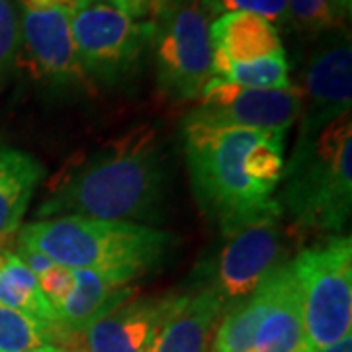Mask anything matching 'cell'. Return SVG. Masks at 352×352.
I'll return each instance as SVG.
<instances>
[{
	"label": "cell",
	"mask_w": 352,
	"mask_h": 352,
	"mask_svg": "<svg viewBox=\"0 0 352 352\" xmlns=\"http://www.w3.org/2000/svg\"><path fill=\"white\" fill-rule=\"evenodd\" d=\"M190 180L200 208L231 235L280 210L274 192L284 173V135L182 122Z\"/></svg>",
	"instance_id": "cell-1"
},
{
	"label": "cell",
	"mask_w": 352,
	"mask_h": 352,
	"mask_svg": "<svg viewBox=\"0 0 352 352\" xmlns=\"http://www.w3.org/2000/svg\"><path fill=\"white\" fill-rule=\"evenodd\" d=\"M168 192V164L155 127H135L85 157L51 186L38 219L82 215L149 226Z\"/></svg>",
	"instance_id": "cell-2"
},
{
	"label": "cell",
	"mask_w": 352,
	"mask_h": 352,
	"mask_svg": "<svg viewBox=\"0 0 352 352\" xmlns=\"http://www.w3.org/2000/svg\"><path fill=\"white\" fill-rule=\"evenodd\" d=\"M18 245L65 268L118 272L135 280L163 261L173 235L151 226L59 215L22 227Z\"/></svg>",
	"instance_id": "cell-3"
},
{
	"label": "cell",
	"mask_w": 352,
	"mask_h": 352,
	"mask_svg": "<svg viewBox=\"0 0 352 352\" xmlns=\"http://www.w3.org/2000/svg\"><path fill=\"white\" fill-rule=\"evenodd\" d=\"M282 214L298 233L340 235L352 212V122L339 118L311 141H298L284 164Z\"/></svg>",
	"instance_id": "cell-4"
},
{
	"label": "cell",
	"mask_w": 352,
	"mask_h": 352,
	"mask_svg": "<svg viewBox=\"0 0 352 352\" xmlns=\"http://www.w3.org/2000/svg\"><path fill=\"white\" fill-rule=\"evenodd\" d=\"M292 263L302 296L303 323L314 351L351 335L352 241L333 235L303 249Z\"/></svg>",
	"instance_id": "cell-5"
},
{
	"label": "cell",
	"mask_w": 352,
	"mask_h": 352,
	"mask_svg": "<svg viewBox=\"0 0 352 352\" xmlns=\"http://www.w3.org/2000/svg\"><path fill=\"white\" fill-rule=\"evenodd\" d=\"M157 82L168 100H198L212 78L210 16L201 0H157L153 10Z\"/></svg>",
	"instance_id": "cell-6"
},
{
	"label": "cell",
	"mask_w": 352,
	"mask_h": 352,
	"mask_svg": "<svg viewBox=\"0 0 352 352\" xmlns=\"http://www.w3.org/2000/svg\"><path fill=\"white\" fill-rule=\"evenodd\" d=\"M71 34L88 80L124 82L151 50L153 22L133 20L113 0H80L71 12Z\"/></svg>",
	"instance_id": "cell-7"
},
{
	"label": "cell",
	"mask_w": 352,
	"mask_h": 352,
	"mask_svg": "<svg viewBox=\"0 0 352 352\" xmlns=\"http://www.w3.org/2000/svg\"><path fill=\"white\" fill-rule=\"evenodd\" d=\"M300 110L302 96L298 87L261 90L210 78L198 96V104L186 113L184 122L286 135L289 127L300 120Z\"/></svg>",
	"instance_id": "cell-8"
},
{
	"label": "cell",
	"mask_w": 352,
	"mask_h": 352,
	"mask_svg": "<svg viewBox=\"0 0 352 352\" xmlns=\"http://www.w3.org/2000/svg\"><path fill=\"white\" fill-rule=\"evenodd\" d=\"M282 210L270 212L231 235L219 252L210 288L217 292L223 309L249 298L272 270L286 263Z\"/></svg>",
	"instance_id": "cell-9"
},
{
	"label": "cell",
	"mask_w": 352,
	"mask_h": 352,
	"mask_svg": "<svg viewBox=\"0 0 352 352\" xmlns=\"http://www.w3.org/2000/svg\"><path fill=\"white\" fill-rule=\"evenodd\" d=\"M300 138L311 141L339 118L351 113L352 47L342 30L327 32L315 45L303 67Z\"/></svg>",
	"instance_id": "cell-10"
},
{
	"label": "cell",
	"mask_w": 352,
	"mask_h": 352,
	"mask_svg": "<svg viewBox=\"0 0 352 352\" xmlns=\"http://www.w3.org/2000/svg\"><path fill=\"white\" fill-rule=\"evenodd\" d=\"M22 47L32 73L41 82L59 88L82 87L88 82L76 55L69 10L22 8Z\"/></svg>",
	"instance_id": "cell-11"
},
{
	"label": "cell",
	"mask_w": 352,
	"mask_h": 352,
	"mask_svg": "<svg viewBox=\"0 0 352 352\" xmlns=\"http://www.w3.org/2000/svg\"><path fill=\"white\" fill-rule=\"evenodd\" d=\"M223 311L221 298L210 286L170 298L145 352H210Z\"/></svg>",
	"instance_id": "cell-12"
},
{
	"label": "cell",
	"mask_w": 352,
	"mask_h": 352,
	"mask_svg": "<svg viewBox=\"0 0 352 352\" xmlns=\"http://www.w3.org/2000/svg\"><path fill=\"white\" fill-rule=\"evenodd\" d=\"M168 302L170 298H127L76 335L80 352H145Z\"/></svg>",
	"instance_id": "cell-13"
},
{
	"label": "cell",
	"mask_w": 352,
	"mask_h": 352,
	"mask_svg": "<svg viewBox=\"0 0 352 352\" xmlns=\"http://www.w3.org/2000/svg\"><path fill=\"white\" fill-rule=\"evenodd\" d=\"M251 352H315L305 333L302 296L289 261L276 268L274 298L254 333Z\"/></svg>",
	"instance_id": "cell-14"
},
{
	"label": "cell",
	"mask_w": 352,
	"mask_h": 352,
	"mask_svg": "<svg viewBox=\"0 0 352 352\" xmlns=\"http://www.w3.org/2000/svg\"><path fill=\"white\" fill-rule=\"evenodd\" d=\"M212 76L227 63H247L268 55L284 53L278 28L261 16L229 12L210 22Z\"/></svg>",
	"instance_id": "cell-15"
},
{
	"label": "cell",
	"mask_w": 352,
	"mask_h": 352,
	"mask_svg": "<svg viewBox=\"0 0 352 352\" xmlns=\"http://www.w3.org/2000/svg\"><path fill=\"white\" fill-rule=\"evenodd\" d=\"M131 278L118 272L75 270V288L57 311L59 337L71 339L102 314L131 298Z\"/></svg>",
	"instance_id": "cell-16"
},
{
	"label": "cell",
	"mask_w": 352,
	"mask_h": 352,
	"mask_svg": "<svg viewBox=\"0 0 352 352\" xmlns=\"http://www.w3.org/2000/svg\"><path fill=\"white\" fill-rule=\"evenodd\" d=\"M45 170L32 155L0 145V245L22 226Z\"/></svg>",
	"instance_id": "cell-17"
},
{
	"label": "cell",
	"mask_w": 352,
	"mask_h": 352,
	"mask_svg": "<svg viewBox=\"0 0 352 352\" xmlns=\"http://www.w3.org/2000/svg\"><path fill=\"white\" fill-rule=\"evenodd\" d=\"M0 303L32 317L39 325L59 337L57 314L39 289L38 276L10 249L0 256Z\"/></svg>",
	"instance_id": "cell-18"
},
{
	"label": "cell",
	"mask_w": 352,
	"mask_h": 352,
	"mask_svg": "<svg viewBox=\"0 0 352 352\" xmlns=\"http://www.w3.org/2000/svg\"><path fill=\"white\" fill-rule=\"evenodd\" d=\"M276 288V270H272L249 298L227 307L214 335V352H251L254 333L268 311Z\"/></svg>",
	"instance_id": "cell-19"
},
{
	"label": "cell",
	"mask_w": 352,
	"mask_h": 352,
	"mask_svg": "<svg viewBox=\"0 0 352 352\" xmlns=\"http://www.w3.org/2000/svg\"><path fill=\"white\" fill-rule=\"evenodd\" d=\"M212 78H221L239 87L261 90L294 87L289 82V63L284 53L261 57L247 63H227Z\"/></svg>",
	"instance_id": "cell-20"
},
{
	"label": "cell",
	"mask_w": 352,
	"mask_h": 352,
	"mask_svg": "<svg viewBox=\"0 0 352 352\" xmlns=\"http://www.w3.org/2000/svg\"><path fill=\"white\" fill-rule=\"evenodd\" d=\"M351 16V0H288V20L303 34L342 30Z\"/></svg>",
	"instance_id": "cell-21"
},
{
	"label": "cell",
	"mask_w": 352,
	"mask_h": 352,
	"mask_svg": "<svg viewBox=\"0 0 352 352\" xmlns=\"http://www.w3.org/2000/svg\"><path fill=\"white\" fill-rule=\"evenodd\" d=\"M51 339L55 337L50 329L0 303V352H32Z\"/></svg>",
	"instance_id": "cell-22"
},
{
	"label": "cell",
	"mask_w": 352,
	"mask_h": 352,
	"mask_svg": "<svg viewBox=\"0 0 352 352\" xmlns=\"http://www.w3.org/2000/svg\"><path fill=\"white\" fill-rule=\"evenodd\" d=\"M208 16H221L229 12H249L261 16L274 25L289 24L288 0H201Z\"/></svg>",
	"instance_id": "cell-23"
},
{
	"label": "cell",
	"mask_w": 352,
	"mask_h": 352,
	"mask_svg": "<svg viewBox=\"0 0 352 352\" xmlns=\"http://www.w3.org/2000/svg\"><path fill=\"white\" fill-rule=\"evenodd\" d=\"M20 53V24L10 0H0V87L12 73Z\"/></svg>",
	"instance_id": "cell-24"
},
{
	"label": "cell",
	"mask_w": 352,
	"mask_h": 352,
	"mask_svg": "<svg viewBox=\"0 0 352 352\" xmlns=\"http://www.w3.org/2000/svg\"><path fill=\"white\" fill-rule=\"evenodd\" d=\"M38 284L43 298L47 300V303L53 307V311L57 314L65 300L69 298V294L75 288V270L53 264L50 270L39 274Z\"/></svg>",
	"instance_id": "cell-25"
},
{
	"label": "cell",
	"mask_w": 352,
	"mask_h": 352,
	"mask_svg": "<svg viewBox=\"0 0 352 352\" xmlns=\"http://www.w3.org/2000/svg\"><path fill=\"white\" fill-rule=\"evenodd\" d=\"M155 2L157 0H113V4L122 8L127 16H131L133 20H143L147 16H153Z\"/></svg>",
	"instance_id": "cell-26"
},
{
	"label": "cell",
	"mask_w": 352,
	"mask_h": 352,
	"mask_svg": "<svg viewBox=\"0 0 352 352\" xmlns=\"http://www.w3.org/2000/svg\"><path fill=\"white\" fill-rule=\"evenodd\" d=\"M80 4V0H20L22 8H30V10H69L73 12L76 6Z\"/></svg>",
	"instance_id": "cell-27"
},
{
	"label": "cell",
	"mask_w": 352,
	"mask_h": 352,
	"mask_svg": "<svg viewBox=\"0 0 352 352\" xmlns=\"http://www.w3.org/2000/svg\"><path fill=\"white\" fill-rule=\"evenodd\" d=\"M315 352H352V337L349 335V337L340 339L339 342H335V344H331V346H325V349Z\"/></svg>",
	"instance_id": "cell-28"
},
{
	"label": "cell",
	"mask_w": 352,
	"mask_h": 352,
	"mask_svg": "<svg viewBox=\"0 0 352 352\" xmlns=\"http://www.w3.org/2000/svg\"><path fill=\"white\" fill-rule=\"evenodd\" d=\"M32 352H69V351H65V349H61V346H55V344L47 342V344H43V346H39V349H36V351H32Z\"/></svg>",
	"instance_id": "cell-29"
},
{
	"label": "cell",
	"mask_w": 352,
	"mask_h": 352,
	"mask_svg": "<svg viewBox=\"0 0 352 352\" xmlns=\"http://www.w3.org/2000/svg\"><path fill=\"white\" fill-rule=\"evenodd\" d=\"M155 4H157V2H155Z\"/></svg>",
	"instance_id": "cell-30"
},
{
	"label": "cell",
	"mask_w": 352,
	"mask_h": 352,
	"mask_svg": "<svg viewBox=\"0 0 352 352\" xmlns=\"http://www.w3.org/2000/svg\"><path fill=\"white\" fill-rule=\"evenodd\" d=\"M78 352H80V351H78Z\"/></svg>",
	"instance_id": "cell-31"
}]
</instances>
